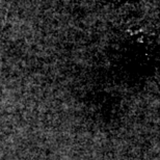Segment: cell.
Masks as SVG:
<instances>
[{
    "instance_id": "1",
    "label": "cell",
    "mask_w": 160,
    "mask_h": 160,
    "mask_svg": "<svg viewBox=\"0 0 160 160\" xmlns=\"http://www.w3.org/2000/svg\"><path fill=\"white\" fill-rule=\"evenodd\" d=\"M110 1H117V0H110Z\"/></svg>"
}]
</instances>
